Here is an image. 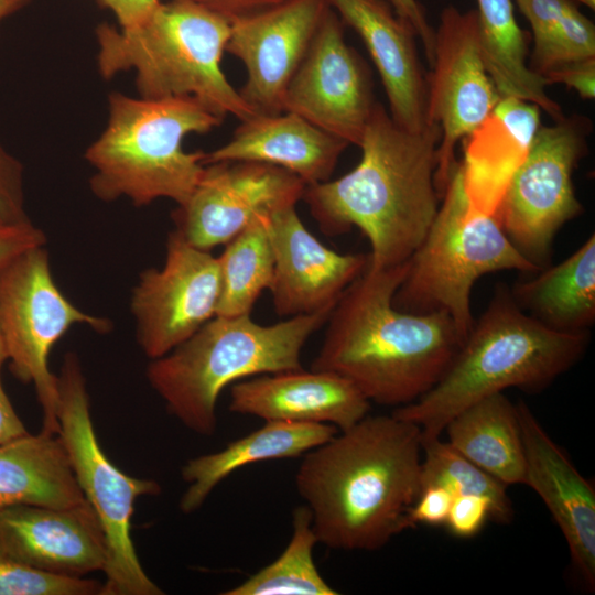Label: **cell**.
I'll use <instances>...</instances> for the list:
<instances>
[{
	"label": "cell",
	"instance_id": "34",
	"mask_svg": "<svg viewBox=\"0 0 595 595\" xmlns=\"http://www.w3.org/2000/svg\"><path fill=\"white\" fill-rule=\"evenodd\" d=\"M24 203L23 166L0 144V216L10 220L29 218Z\"/></svg>",
	"mask_w": 595,
	"mask_h": 595
},
{
	"label": "cell",
	"instance_id": "16",
	"mask_svg": "<svg viewBox=\"0 0 595 595\" xmlns=\"http://www.w3.org/2000/svg\"><path fill=\"white\" fill-rule=\"evenodd\" d=\"M328 9L326 0H286L230 22L226 52L246 67L238 91L256 113L284 111L285 89Z\"/></svg>",
	"mask_w": 595,
	"mask_h": 595
},
{
	"label": "cell",
	"instance_id": "1",
	"mask_svg": "<svg viewBox=\"0 0 595 595\" xmlns=\"http://www.w3.org/2000/svg\"><path fill=\"white\" fill-rule=\"evenodd\" d=\"M422 430L389 415H366L303 455L295 487L312 515L317 542L375 551L415 528Z\"/></svg>",
	"mask_w": 595,
	"mask_h": 595
},
{
	"label": "cell",
	"instance_id": "22",
	"mask_svg": "<svg viewBox=\"0 0 595 595\" xmlns=\"http://www.w3.org/2000/svg\"><path fill=\"white\" fill-rule=\"evenodd\" d=\"M348 145L294 112L257 113L242 120L227 143L204 152V163H267L293 173L307 186L328 181Z\"/></svg>",
	"mask_w": 595,
	"mask_h": 595
},
{
	"label": "cell",
	"instance_id": "33",
	"mask_svg": "<svg viewBox=\"0 0 595 595\" xmlns=\"http://www.w3.org/2000/svg\"><path fill=\"white\" fill-rule=\"evenodd\" d=\"M102 583L46 573L0 554V595H95Z\"/></svg>",
	"mask_w": 595,
	"mask_h": 595
},
{
	"label": "cell",
	"instance_id": "15",
	"mask_svg": "<svg viewBox=\"0 0 595 595\" xmlns=\"http://www.w3.org/2000/svg\"><path fill=\"white\" fill-rule=\"evenodd\" d=\"M343 24L329 8L285 89L283 109L358 145L376 102L368 69L347 45Z\"/></svg>",
	"mask_w": 595,
	"mask_h": 595
},
{
	"label": "cell",
	"instance_id": "6",
	"mask_svg": "<svg viewBox=\"0 0 595 595\" xmlns=\"http://www.w3.org/2000/svg\"><path fill=\"white\" fill-rule=\"evenodd\" d=\"M230 22L188 0L161 2L139 26L96 29L97 66L105 78L133 72L138 96L191 97L220 118L257 115L221 69Z\"/></svg>",
	"mask_w": 595,
	"mask_h": 595
},
{
	"label": "cell",
	"instance_id": "19",
	"mask_svg": "<svg viewBox=\"0 0 595 595\" xmlns=\"http://www.w3.org/2000/svg\"><path fill=\"white\" fill-rule=\"evenodd\" d=\"M517 404L526 458L524 485L542 499L566 540L573 566L595 589V491L531 409Z\"/></svg>",
	"mask_w": 595,
	"mask_h": 595
},
{
	"label": "cell",
	"instance_id": "11",
	"mask_svg": "<svg viewBox=\"0 0 595 595\" xmlns=\"http://www.w3.org/2000/svg\"><path fill=\"white\" fill-rule=\"evenodd\" d=\"M591 130L582 116L540 127L494 212L510 242L540 270L550 266L559 229L583 212L572 176Z\"/></svg>",
	"mask_w": 595,
	"mask_h": 595
},
{
	"label": "cell",
	"instance_id": "32",
	"mask_svg": "<svg viewBox=\"0 0 595 595\" xmlns=\"http://www.w3.org/2000/svg\"><path fill=\"white\" fill-rule=\"evenodd\" d=\"M441 485L453 495H477L493 506L495 521L508 523L513 509L506 486L473 464L440 436L422 435L421 488Z\"/></svg>",
	"mask_w": 595,
	"mask_h": 595
},
{
	"label": "cell",
	"instance_id": "12",
	"mask_svg": "<svg viewBox=\"0 0 595 595\" xmlns=\"http://www.w3.org/2000/svg\"><path fill=\"white\" fill-rule=\"evenodd\" d=\"M431 67L428 116L441 129L434 174L441 198L458 163L456 143L487 120L501 97L483 60L476 10L463 12L454 6L442 10Z\"/></svg>",
	"mask_w": 595,
	"mask_h": 595
},
{
	"label": "cell",
	"instance_id": "37",
	"mask_svg": "<svg viewBox=\"0 0 595 595\" xmlns=\"http://www.w3.org/2000/svg\"><path fill=\"white\" fill-rule=\"evenodd\" d=\"M541 76L548 85L563 84L584 99L595 97V56L561 64Z\"/></svg>",
	"mask_w": 595,
	"mask_h": 595
},
{
	"label": "cell",
	"instance_id": "18",
	"mask_svg": "<svg viewBox=\"0 0 595 595\" xmlns=\"http://www.w3.org/2000/svg\"><path fill=\"white\" fill-rule=\"evenodd\" d=\"M0 554L62 576L105 570L107 543L93 507L18 505L0 509Z\"/></svg>",
	"mask_w": 595,
	"mask_h": 595
},
{
	"label": "cell",
	"instance_id": "29",
	"mask_svg": "<svg viewBox=\"0 0 595 595\" xmlns=\"http://www.w3.org/2000/svg\"><path fill=\"white\" fill-rule=\"evenodd\" d=\"M270 215L258 216L217 257L220 294L216 315H250L262 291L269 290L273 275Z\"/></svg>",
	"mask_w": 595,
	"mask_h": 595
},
{
	"label": "cell",
	"instance_id": "8",
	"mask_svg": "<svg viewBox=\"0 0 595 595\" xmlns=\"http://www.w3.org/2000/svg\"><path fill=\"white\" fill-rule=\"evenodd\" d=\"M435 218L409 259L407 274L393 296L404 312L445 311L465 339L474 318L470 292L484 274L502 270L540 271L510 242L494 214L470 201L463 163H457L441 197Z\"/></svg>",
	"mask_w": 595,
	"mask_h": 595
},
{
	"label": "cell",
	"instance_id": "2",
	"mask_svg": "<svg viewBox=\"0 0 595 595\" xmlns=\"http://www.w3.org/2000/svg\"><path fill=\"white\" fill-rule=\"evenodd\" d=\"M408 267L409 260L367 266L334 305L311 364L348 379L370 402L396 408L428 392L465 340L445 311L418 314L393 305Z\"/></svg>",
	"mask_w": 595,
	"mask_h": 595
},
{
	"label": "cell",
	"instance_id": "26",
	"mask_svg": "<svg viewBox=\"0 0 595 595\" xmlns=\"http://www.w3.org/2000/svg\"><path fill=\"white\" fill-rule=\"evenodd\" d=\"M444 431L454 450L505 486L524 484L526 458L517 404L502 392L466 407Z\"/></svg>",
	"mask_w": 595,
	"mask_h": 595
},
{
	"label": "cell",
	"instance_id": "28",
	"mask_svg": "<svg viewBox=\"0 0 595 595\" xmlns=\"http://www.w3.org/2000/svg\"><path fill=\"white\" fill-rule=\"evenodd\" d=\"M476 3L483 60L500 96L527 100L561 120L563 111L547 94L548 84L526 62L528 34L517 23L513 0Z\"/></svg>",
	"mask_w": 595,
	"mask_h": 595
},
{
	"label": "cell",
	"instance_id": "41",
	"mask_svg": "<svg viewBox=\"0 0 595 595\" xmlns=\"http://www.w3.org/2000/svg\"><path fill=\"white\" fill-rule=\"evenodd\" d=\"M117 18L120 29H132L142 24L160 6L161 0H99Z\"/></svg>",
	"mask_w": 595,
	"mask_h": 595
},
{
	"label": "cell",
	"instance_id": "36",
	"mask_svg": "<svg viewBox=\"0 0 595 595\" xmlns=\"http://www.w3.org/2000/svg\"><path fill=\"white\" fill-rule=\"evenodd\" d=\"M45 242V234L30 218L10 220L0 216V269L25 250Z\"/></svg>",
	"mask_w": 595,
	"mask_h": 595
},
{
	"label": "cell",
	"instance_id": "24",
	"mask_svg": "<svg viewBox=\"0 0 595 595\" xmlns=\"http://www.w3.org/2000/svg\"><path fill=\"white\" fill-rule=\"evenodd\" d=\"M338 429L326 423L266 422L218 452L190 458L181 469L188 484L180 499L183 513H192L232 472L251 463L293 458L332 439Z\"/></svg>",
	"mask_w": 595,
	"mask_h": 595
},
{
	"label": "cell",
	"instance_id": "17",
	"mask_svg": "<svg viewBox=\"0 0 595 595\" xmlns=\"http://www.w3.org/2000/svg\"><path fill=\"white\" fill-rule=\"evenodd\" d=\"M273 275L269 288L274 311L294 317L333 309L365 271L369 257L339 253L323 245L302 223L296 205L269 216Z\"/></svg>",
	"mask_w": 595,
	"mask_h": 595
},
{
	"label": "cell",
	"instance_id": "25",
	"mask_svg": "<svg viewBox=\"0 0 595 595\" xmlns=\"http://www.w3.org/2000/svg\"><path fill=\"white\" fill-rule=\"evenodd\" d=\"M85 501L58 434L28 432L0 444V509L66 508Z\"/></svg>",
	"mask_w": 595,
	"mask_h": 595
},
{
	"label": "cell",
	"instance_id": "39",
	"mask_svg": "<svg viewBox=\"0 0 595 595\" xmlns=\"http://www.w3.org/2000/svg\"><path fill=\"white\" fill-rule=\"evenodd\" d=\"M393 11L411 24L423 43L424 53L430 66L433 63L435 29L426 19L425 10L419 0H386Z\"/></svg>",
	"mask_w": 595,
	"mask_h": 595
},
{
	"label": "cell",
	"instance_id": "43",
	"mask_svg": "<svg viewBox=\"0 0 595 595\" xmlns=\"http://www.w3.org/2000/svg\"><path fill=\"white\" fill-rule=\"evenodd\" d=\"M30 0H0V21L14 13Z\"/></svg>",
	"mask_w": 595,
	"mask_h": 595
},
{
	"label": "cell",
	"instance_id": "13",
	"mask_svg": "<svg viewBox=\"0 0 595 595\" xmlns=\"http://www.w3.org/2000/svg\"><path fill=\"white\" fill-rule=\"evenodd\" d=\"M220 294L217 257L173 230L161 268L139 274L130 311L143 354L162 357L216 316Z\"/></svg>",
	"mask_w": 595,
	"mask_h": 595
},
{
	"label": "cell",
	"instance_id": "38",
	"mask_svg": "<svg viewBox=\"0 0 595 595\" xmlns=\"http://www.w3.org/2000/svg\"><path fill=\"white\" fill-rule=\"evenodd\" d=\"M453 498V493L444 486H423L410 511L412 522L415 527L445 524Z\"/></svg>",
	"mask_w": 595,
	"mask_h": 595
},
{
	"label": "cell",
	"instance_id": "10",
	"mask_svg": "<svg viewBox=\"0 0 595 595\" xmlns=\"http://www.w3.org/2000/svg\"><path fill=\"white\" fill-rule=\"evenodd\" d=\"M108 333L111 323L74 305L54 281L44 246L20 253L0 269V328L10 371L34 386L43 431L58 434V377L51 371L54 345L74 325Z\"/></svg>",
	"mask_w": 595,
	"mask_h": 595
},
{
	"label": "cell",
	"instance_id": "40",
	"mask_svg": "<svg viewBox=\"0 0 595 595\" xmlns=\"http://www.w3.org/2000/svg\"><path fill=\"white\" fill-rule=\"evenodd\" d=\"M232 22L275 7L286 0H188Z\"/></svg>",
	"mask_w": 595,
	"mask_h": 595
},
{
	"label": "cell",
	"instance_id": "20",
	"mask_svg": "<svg viewBox=\"0 0 595 595\" xmlns=\"http://www.w3.org/2000/svg\"><path fill=\"white\" fill-rule=\"evenodd\" d=\"M229 410L266 422L326 423L342 431L368 414L370 401L337 374L301 368L232 383Z\"/></svg>",
	"mask_w": 595,
	"mask_h": 595
},
{
	"label": "cell",
	"instance_id": "23",
	"mask_svg": "<svg viewBox=\"0 0 595 595\" xmlns=\"http://www.w3.org/2000/svg\"><path fill=\"white\" fill-rule=\"evenodd\" d=\"M540 127L537 105L505 96L487 120L468 136L464 180L467 194L478 209L494 214Z\"/></svg>",
	"mask_w": 595,
	"mask_h": 595
},
{
	"label": "cell",
	"instance_id": "27",
	"mask_svg": "<svg viewBox=\"0 0 595 595\" xmlns=\"http://www.w3.org/2000/svg\"><path fill=\"white\" fill-rule=\"evenodd\" d=\"M516 303L545 326L587 332L595 321V236L565 260L510 289Z\"/></svg>",
	"mask_w": 595,
	"mask_h": 595
},
{
	"label": "cell",
	"instance_id": "4",
	"mask_svg": "<svg viewBox=\"0 0 595 595\" xmlns=\"http://www.w3.org/2000/svg\"><path fill=\"white\" fill-rule=\"evenodd\" d=\"M589 343V331L552 329L516 303L505 284L495 293L442 378L392 414L440 436L459 411L508 388L537 391L572 368Z\"/></svg>",
	"mask_w": 595,
	"mask_h": 595
},
{
	"label": "cell",
	"instance_id": "45",
	"mask_svg": "<svg viewBox=\"0 0 595 595\" xmlns=\"http://www.w3.org/2000/svg\"><path fill=\"white\" fill-rule=\"evenodd\" d=\"M572 1H574L577 4H583L587 7L588 9H591L592 11H594L595 9V0H572Z\"/></svg>",
	"mask_w": 595,
	"mask_h": 595
},
{
	"label": "cell",
	"instance_id": "5",
	"mask_svg": "<svg viewBox=\"0 0 595 595\" xmlns=\"http://www.w3.org/2000/svg\"><path fill=\"white\" fill-rule=\"evenodd\" d=\"M223 118L191 97L150 99L119 91L108 96L101 133L85 151L93 169V194L141 207L160 198L184 204L205 167L204 152H188L184 140L206 133Z\"/></svg>",
	"mask_w": 595,
	"mask_h": 595
},
{
	"label": "cell",
	"instance_id": "42",
	"mask_svg": "<svg viewBox=\"0 0 595 595\" xmlns=\"http://www.w3.org/2000/svg\"><path fill=\"white\" fill-rule=\"evenodd\" d=\"M28 433L2 385L0 375V444Z\"/></svg>",
	"mask_w": 595,
	"mask_h": 595
},
{
	"label": "cell",
	"instance_id": "21",
	"mask_svg": "<svg viewBox=\"0 0 595 595\" xmlns=\"http://www.w3.org/2000/svg\"><path fill=\"white\" fill-rule=\"evenodd\" d=\"M343 23L361 37L380 75L391 119L409 131L424 130L428 77L423 75L416 33L386 0H326Z\"/></svg>",
	"mask_w": 595,
	"mask_h": 595
},
{
	"label": "cell",
	"instance_id": "31",
	"mask_svg": "<svg viewBox=\"0 0 595 595\" xmlns=\"http://www.w3.org/2000/svg\"><path fill=\"white\" fill-rule=\"evenodd\" d=\"M293 533L284 551L270 564L225 595H336L321 576L313 560L317 543L312 515L306 506L292 513Z\"/></svg>",
	"mask_w": 595,
	"mask_h": 595
},
{
	"label": "cell",
	"instance_id": "30",
	"mask_svg": "<svg viewBox=\"0 0 595 595\" xmlns=\"http://www.w3.org/2000/svg\"><path fill=\"white\" fill-rule=\"evenodd\" d=\"M528 20L533 51L528 66L542 75L561 64L595 56V25L572 0H513Z\"/></svg>",
	"mask_w": 595,
	"mask_h": 595
},
{
	"label": "cell",
	"instance_id": "44",
	"mask_svg": "<svg viewBox=\"0 0 595 595\" xmlns=\"http://www.w3.org/2000/svg\"><path fill=\"white\" fill-rule=\"evenodd\" d=\"M4 363H7V351H6V347H4V343H3V338L1 334V328H0V370Z\"/></svg>",
	"mask_w": 595,
	"mask_h": 595
},
{
	"label": "cell",
	"instance_id": "3",
	"mask_svg": "<svg viewBox=\"0 0 595 595\" xmlns=\"http://www.w3.org/2000/svg\"><path fill=\"white\" fill-rule=\"evenodd\" d=\"M441 129L399 127L375 104L361 141V158L334 181L307 185L302 199L327 236L357 227L371 251L368 267L385 269L410 259L439 209L434 184Z\"/></svg>",
	"mask_w": 595,
	"mask_h": 595
},
{
	"label": "cell",
	"instance_id": "7",
	"mask_svg": "<svg viewBox=\"0 0 595 595\" xmlns=\"http://www.w3.org/2000/svg\"><path fill=\"white\" fill-rule=\"evenodd\" d=\"M332 310L271 325L250 315H216L170 353L151 359L147 379L184 426L212 435L221 391L253 376L301 369L303 347Z\"/></svg>",
	"mask_w": 595,
	"mask_h": 595
},
{
	"label": "cell",
	"instance_id": "9",
	"mask_svg": "<svg viewBox=\"0 0 595 595\" xmlns=\"http://www.w3.org/2000/svg\"><path fill=\"white\" fill-rule=\"evenodd\" d=\"M58 377V435L77 484L106 537V581L101 595H161L148 576L131 537L134 502L161 493L159 483L125 474L107 457L94 429L86 379L75 353H67Z\"/></svg>",
	"mask_w": 595,
	"mask_h": 595
},
{
	"label": "cell",
	"instance_id": "35",
	"mask_svg": "<svg viewBox=\"0 0 595 595\" xmlns=\"http://www.w3.org/2000/svg\"><path fill=\"white\" fill-rule=\"evenodd\" d=\"M493 517L490 501L477 495H455L445 524L458 538L477 534L488 518Z\"/></svg>",
	"mask_w": 595,
	"mask_h": 595
},
{
	"label": "cell",
	"instance_id": "14",
	"mask_svg": "<svg viewBox=\"0 0 595 595\" xmlns=\"http://www.w3.org/2000/svg\"><path fill=\"white\" fill-rule=\"evenodd\" d=\"M305 183L267 163L226 161L205 164L188 199L172 217L175 231L202 250L226 245L258 216L302 199Z\"/></svg>",
	"mask_w": 595,
	"mask_h": 595
}]
</instances>
